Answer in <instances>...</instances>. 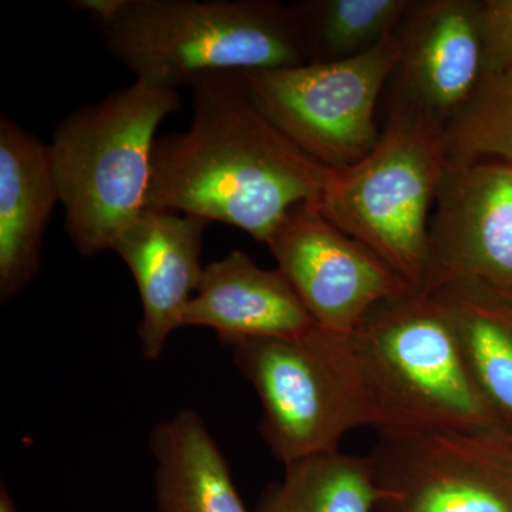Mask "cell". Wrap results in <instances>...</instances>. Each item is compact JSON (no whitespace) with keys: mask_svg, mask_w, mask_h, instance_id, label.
<instances>
[{"mask_svg":"<svg viewBox=\"0 0 512 512\" xmlns=\"http://www.w3.org/2000/svg\"><path fill=\"white\" fill-rule=\"evenodd\" d=\"M266 247L316 325L339 335H352L380 302L413 291L315 204L289 211Z\"/></svg>","mask_w":512,"mask_h":512,"instance_id":"9","label":"cell"},{"mask_svg":"<svg viewBox=\"0 0 512 512\" xmlns=\"http://www.w3.org/2000/svg\"><path fill=\"white\" fill-rule=\"evenodd\" d=\"M380 512H512V431H379Z\"/></svg>","mask_w":512,"mask_h":512,"instance_id":"8","label":"cell"},{"mask_svg":"<svg viewBox=\"0 0 512 512\" xmlns=\"http://www.w3.org/2000/svg\"><path fill=\"white\" fill-rule=\"evenodd\" d=\"M217 332L224 345L309 332L316 322L286 276L264 269L242 251L204 266L197 291L185 305L180 328Z\"/></svg>","mask_w":512,"mask_h":512,"instance_id":"13","label":"cell"},{"mask_svg":"<svg viewBox=\"0 0 512 512\" xmlns=\"http://www.w3.org/2000/svg\"><path fill=\"white\" fill-rule=\"evenodd\" d=\"M190 87V128L154 144L146 208L222 222L266 245L289 211L318 204L330 168L268 119L237 73Z\"/></svg>","mask_w":512,"mask_h":512,"instance_id":"1","label":"cell"},{"mask_svg":"<svg viewBox=\"0 0 512 512\" xmlns=\"http://www.w3.org/2000/svg\"><path fill=\"white\" fill-rule=\"evenodd\" d=\"M0 512H18L5 487L0 488Z\"/></svg>","mask_w":512,"mask_h":512,"instance_id":"21","label":"cell"},{"mask_svg":"<svg viewBox=\"0 0 512 512\" xmlns=\"http://www.w3.org/2000/svg\"><path fill=\"white\" fill-rule=\"evenodd\" d=\"M380 503L369 458L336 450L285 464L284 477L266 485L254 512H377Z\"/></svg>","mask_w":512,"mask_h":512,"instance_id":"17","label":"cell"},{"mask_svg":"<svg viewBox=\"0 0 512 512\" xmlns=\"http://www.w3.org/2000/svg\"><path fill=\"white\" fill-rule=\"evenodd\" d=\"M210 224L194 215L144 208L111 248L136 279L143 308L138 339L148 360L163 355L171 333L180 329L181 312L204 271L202 239Z\"/></svg>","mask_w":512,"mask_h":512,"instance_id":"12","label":"cell"},{"mask_svg":"<svg viewBox=\"0 0 512 512\" xmlns=\"http://www.w3.org/2000/svg\"><path fill=\"white\" fill-rule=\"evenodd\" d=\"M150 446L157 463L158 512H249L227 458L194 410L158 423Z\"/></svg>","mask_w":512,"mask_h":512,"instance_id":"15","label":"cell"},{"mask_svg":"<svg viewBox=\"0 0 512 512\" xmlns=\"http://www.w3.org/2000/svg\"><path fill=\"white\" fill-rule=\"evenodd\" d=\"M414 0H301L291 3L308 63L353 59L396 35Z\"/></svg>","mask_w":512,"mask_h":512,"instance_id":"18","label":"cell"},{"mask_svg":"<svg viewBox=\"0 0 512 512\" xmlns=\"http://www.w3.org/2000/svg\"><path fill=\"white\" fill-rule=\"evenodd\" d=\"M399 35L403 50L390 80L392 99L446 126L483 76L478 0H414Z\"/></svg>","mask_w":512,"mask_h":512,"instance_id":"11","label":"cell"},{"mask_svg":"<svg viewBox=\"0 0 512 512\" xmlns=\"http://www.w3.org/2000/svg\"><path fill=\"white\" fill-rule=\"evenodd\" d=\"M426 289L466 276L512 293V164L450 163L430 222Z\"/></svg>","mask_w":512,"mask_h":512,"instance_id":"10","label":"cell"},{"mask_svg":"<svg viewBox=\"0 0 512 512\" xmlns=\"http://www.w3.org/2000/svg\"><path fill=\"white\" fill-rule=\"evenodd\" d=\"M444 127L427 111L390 97L372 153L330 170L316 204L416 292L426 289L430 222L448 165Z\"/></svg>","mask_w":512,"mask_h":512,"instance_id":"4","label":"cell"},{"mask_svg":"<svg viewBox=\"0 0 512 512\" xmlns=\"http://www.w3.org/2000/svg\"><path fill=\"white\" fill-rule=\"evenodd\" d=\"M426 292L446 309L478 389L512 431V293L466 276Z\"/></svg>","mask_w":512,"mask_h":512,"instance_id":"16","label":"cell"},{"mask_svg":"<svg viewBox=\"0 0 512 512\" xmlns=\"http://www.w3.org/2000/svg\"><path fill=\"white\" fill-rule=\"evenodd\" d=\"M483 77L512 69V0H478Z\"/></svg>","mask_w":512,"mask_h":512,"instance_id":"20","label":"cell"},{"mask_svg":"<svg viewBox=\"0 0 512 512\" xmlns=\"http://www.w3.org/2000/svg\"><path fill=\"white\" fill-rule=\"evenodd\" d=\"M396 35L365 55L285 69L238 72L268 119L330 170L352 167L379 141L375 111L402 57Z\"/></svg>","mask_w":512,"mask_h":512,"instance_id":"7","label":"cell"},{"mask_svg":"<svg viewBox=\"0 0 512 512\" xmlns=\"http://www.w3.org/2000/svg\"><path fill=\"white\" fill-rule=\"evenodd\" d=\"M350 338L382 419L377 431L503 426L433 293L410 291L380 302Z\"/></svg>","mask_w":512,"mask_h":512,"instance_id":"5","label":"cell"},{"mask_svg":"<svg viewBox=\"0 0 512 512\" xmlns=\"http://www.w3.org/2000/svg\"><path fill=\"white\" fill-rule=\"evenodd\" d=\"M377 512H380V511H377Z\"/></svg>","mask_w":512,"mask_h":512,"instance_id":"22","label":"cell"},{"mask_svg":"<svg viewBox=\"0 0 512 512\" xmlns=\"http://www.w3.org/2000/svg\"><path fill=\"white\" fill-rule=\"evenodd\" d=\"M262 404L259 431L281 463L340 450L350 431L382 419L350 335L315 328L229 345Z\"/></svg>","mask_w":512,"mask_h":512,"instance_id":"6","label":"cell"},{"mask_svg":"<svg viewBox=\"0 0 512 512\" xmlns=\"http://www.w3.org/2000/svg\"><path fill=\"white\" fill-rule=\"evenodd\" d=\"M444 134L450 163L495 157L512 164V69L483 77Z\"/></svg>","mask_w":512,"mask_h":512,"instance_id":"19","label":"cell"},{"mask_svg":"<svg viewBox=\"0 0 512 512\" xmlns=\"http://www.w3.org/2000/svg\"><path fill=\"white\" fill-rule=\"evenodd\" d=\"M181 106L178 90L136 80L72 111L53 131L50 165L74 248H113L146 208L156 131Z\"/></svg>","mask_w":512,"mask_h":512,"instance_id":"3","label":"cell"},{"mask_svg":"<svg viewBox=\"0 0 512 512\" xmlns=\"http://www.w3.org/2000/svg\"><path fill=\"white\" fill-rule=\"evenodd\" d=\"M136 80L178 90L210 73L308 63L289 5L275 0H74Z\"/></svg>","mask_w":512,"mask_h":512,"instance_id":"2","label":"cell"},{"mask_svg":"<svg viewBox=\"0 0 512 512\" xmlns=\"http://www.w3.org/2000/svg\"><path fill=\"white\" fill-rule=\"evenodd\" d=\"M60 202L49 147L0 117V301L28 288L39 271L43 238Z\"/></svg>","mask_w":512,"mask_h":512,"instance_id":"14","label":"cell"}]
</instances>
